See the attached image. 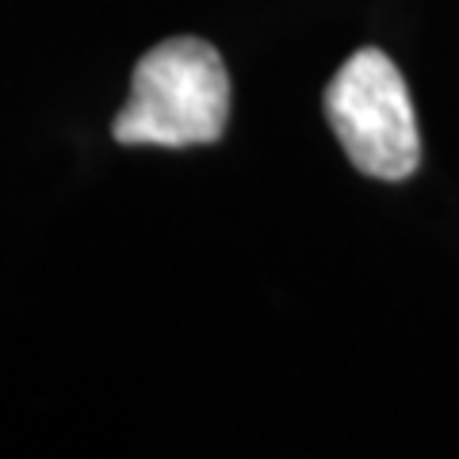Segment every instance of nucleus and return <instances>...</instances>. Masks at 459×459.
<instances>
[{
	"instance_id": "1",
	"label": "nucleus",
	"mask_w": 459,
	"mask_h": 459,
	"mask_svg": "<svg viewBox=\"0 0 459 459\" xmlns=\"http://www.w3.org/2000/svg\"><path fill=\"white\" fill-rule=\"evenodd\" d=\"M230 123V74L204 39H169L134 65L131 100L115 119L123 146H207Z\"/></svg>"
},
{
	"instance_id": "2",
	"label": "nucleus",
	"mask_w": 459,
	"mask_h": 459,
	"mask_svg": "<svg viewBox=\"0 0 459 459\" xmlns=\"http://www.w3.org/2000/svg\"><path fill=\"white\" fill-rule=\"evenodd\" d=\"M325 119L349 161L376 180H406L421 165L410 89L383 50H356L325 89Z\"/></svg>"
}]
</instances>
